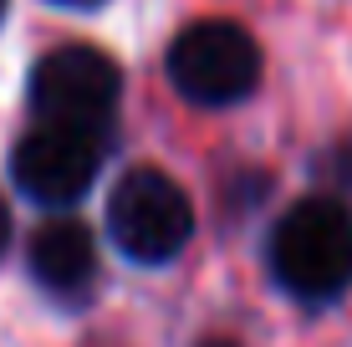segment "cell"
Segmentation results:
<instances>
[{"mask_svg":"<svg viewBox=\"0 0 352 347\" xmlns=\"http://www.w3.org/2000/svg\"><path fill=\"white\" fill-rule=\"evenodd\" d=\"M271 276L296 302H337L352 286V210L342 199H296L271 230Z\"/></svg>","mask_w":352,"mask_h":347,"instance_id":"cell-1","label":"cell"},{"mask_svg":"<svg viewBox=\"0 0 352 347\" xmlns=\"http://www.w3.org/2000/svg\"><path fill=\"white\" fill-rule=\"evenodd\" d=\"M168 87L179 92L184 102L199 107H230L245 102L261 82V46L256 36L235 21H194L174 36L164 56Z\"/></svg>","mask_w":352,"mask_h":347,"instance_id":"cell-2","label":"cell"},{"mask_svg":"<svg viewBox=\"0 0 352 347\" xmlns=\"http://www.w3.org/2000/svg\"><path fill=\"white\" fill-rule=\"evenodd\" d=\"M107 235L138 266H168L194 235V205L164 169H128L107 199Z\"/></svg>","mask_w":352,"mask_h":347,"instance_id":"cell-3","label":"cell"},{"mask_svg":"<svg viewBox=\"0 0 352 347\" xmlns=\"http://www.w3.org/2000/svg\"><path fill=\"white\" fill-rule=\"evenodd\" d=\"M118 98H123V67L87 41H67L31 67V107L41 113V123L97 133L118 113Z\"/></svg>","mask_w":352,"mask_h":347,"instance_id":"cell-4","label":"cell"},{"mask_svg":"<svg viewBox=\"0 0 352 347\" xmlns=\"http://www.w3.org/2000/svg\"><path fill=\"white\" fill-rule=\"evenodd\" d=\"M97 169H102V143L87 128H67V123L31 128L10 153L16 189L41 210H72L97 184Z\"/></svg>","mask_w":352,"mask_h":347,"instance_id":"cell-5","label":"cell"},{"mask_svg":"<svg viewBox=\"0 0 352 347\" xmlns=\"http://www.w3.org/2000/svg\"><path fill=\"white\" fill-rule=\"evenodd\" d=\"M26 266L41 291L52 296H82L97 281V240L77 214H52L36 225L26 245Z\"/></svg>","mask_w":352,"mask_h":347,"instance_id":"cell-6","label":"cell"},{"mask_svg":"<svg viewBox=\"0 0 352 347\" xmlns=\"http://www.w3.org/2000/svg\"><path fill=\"white\" fill-rule=\"evenodd\" d=\"M6 245H10V210H6V199H0V256H6Z\"/></svg>","mask_w":352,"mask_h":347,"instance_id":"cell-7","label":"cell"},{"mask_svg":"<svg viewBox=\"0 0 352 347\" xmlns=\"http://www.w3.org/2000/svg\"><path fill=\"white\" fill-rule=\"evenodd\" d=\"M52 5H67V10H92V5H102V0H52Z\"/></svg>","mask_w":352,"mask_h":347,"instance_id":"cell-8","label":"cell"},{"mask_svg":"<svg viewBox=\"0 0 352 347\" xmlns=\"http://www.w3.org/2000/svg\"><path fill=\"white\" fill-rule=\"evenodd\" d=\"M204 347H235V342H225V337H210V342H204Z\"/></svg>","mask_w":352,"mask_h":347,"instance_id":"cell-9","label":"cell"},{"mask_svg":"<svg viewBox=\"0 0 352 347\" xmlns=\"http://www.w3.org/2000/svg\"><path fill=\"white\" fill-rule=\"evenodd\" d=\"M0 16H6V0H0Z\"/></svg>","mask_w":352,"mask_h":347,"instance_id":"cell-10","label":"cell"}]
</instances>
